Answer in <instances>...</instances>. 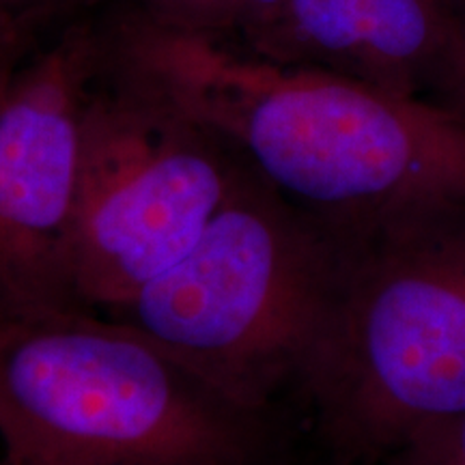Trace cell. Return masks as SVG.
<instances>
[{"instance_id":"6da1fadb","label":"cell","mask_w":465,"mask_h":465,"mask_svg":"<svg viewBox=\"0 0 465 465\" xmlns=\"http://www.w3.org/2000/svg\"><path fill=\"white\" fill-rule=\"evenodd\" d=\"M108 26L121 65L218 132L336 240L465 201V127L438 104L278 65L138 7Z\"/></svg>"},{"instance_id":"7a4b0ae2","label":"cell","mask_w":465,"mask_h":465,"mask_svg":"<svg viewBox=\"0 0 465 465\" xmlns=\"http://www.w3.org/2000/svg\"><path fill=\"white\" fill-rule=\"evenodd\" d=\"M300 414L240 403L136 328L0 306L5 465H274Z\"/></svg>"},{"instance_id":"3957f363","label":"cell","mask_w":465,"mask_h":465,"mask_svg":"<svg viewBox=\"0 0 465 465\" xmlns=\"http://www.w3.org/2000/svg\"><path fill=\"white\" fill-rule=\"evenodd\" d=\"M295 407L332 465H381L465 411V201L341 242Z\"/></svg>"},{"instance_id":"277c9868","label":"cell","mask_w":465,"mask_h":465,"mask_svg":"<svg viewBox=\"0 0 465 465\" xmlns=\"http://www.w3.org/2000/svg\"><path fill=\"white\" fill-rule=\"evenodd\" d=\"M339 265L341 242L246 162L194 246L108 317L240 403L300 414L295 391Z\"/></svg>"},{"instance_id":"5b68a950","label":"cell","mask_w":465,"mask_h":465,"mask_svg":"<svg viewBox=\"0 0 465 465\" xmlns=\"http://www.w3.org/2000/svg\"><path fill=\"white\" fill-rule=\"evenodd\" d=\"M246 160L153 84L108 63L86 104L72 226V282L108 315L203 235Z\"/></svg>"},{"instance_id":"8992f818","label":"cell","mask_w":465,"mask_h":465,"mask_svg":"<svg viewBox=\"0 0 465 465\" xmlns=\"http://www.w3.org/2000/svg\"><path fill=\"white\" fill-rule=\"evenodd\" d=\"M108 54V22L84 17L0 69V306L9 311L80 308L74 209L86 104Z\"/></svg>"},{"instance_id":"52a82bcc","label":"cell","mask_w":465,"mask_h":465,"mask_svg":"<svg viewBox=\"0 0 465 465\" xmlns=\"http://www.w3.org/2000/svg\"><path fill=\"white\" fill-rule=\"evenodd\" d=\"M457 11L459 0H284L232 45L429 100L449 61Z\"/></svg>"},{"instance_id":"ba28073f","label":"cell","mask_w":465,"mask_h":465,"mask_svg":"<svg viewBox=\"0 0 465 465\" xmlns=\"http://www.w3.org/2000/svg\"><path fill=\"white\" fill-rule=\"evenodd\" d=\"M284 0H141L149 20L174 31L235 44L281 7Z\"/></svg>"},{"instance_id":"9c48e42d","label":"cell","mask_w":465,"mask_h":465,"mask_svg":"<svg viewBox=\"0 0 465 465\" xmlns=\"http://www.w3.org/2000/svg\"><path fill=\"white\" fill-rule=\"evenodd\" d=\"M381 465H465V411L424 424Z\"/></svg>"},{"instance_id":"30bf717a","label":"cell","mask_w":465,"mask_h":465,"mask_svg":"<svg viewBox=\"0 0 465 465\" xmlns=\"http://www.w3.org/2000/svg\"><path fill=\"white\" fill-rule=\"evenodd\" d=\"M429 102L438 104L465 127V0H459L457 28L449 61L441 69V75Z\"/></svg>"},{"instance_id":"8fae6325","label":"cell","mask_w":465,"mask_h":465,"mask_svg":"<svg viewBox=\"0 0 465 465\" xmlns=\"http://www.w3.org/2000/svg\"><path fill=\"white\" fill-rule=\"evenodd\" d=\"M42 28L44 22L37 17L0 11V69L14 65L42 42Z\"/></svg>"},{"instance_id":"7c38bea8","label":"cell","mask_w":465,"mask_h":465,"mask_svg":"<svg viewBox=\"0 0 465 465\" xmlns=\"http://www.w3.org/2000/svg\"><path fill=\"white\" fill-rule=\"evenodd\" d=\"M84 3H89V0H0V11L17 15H35L48 22L50 17L83 7Z\"/></svg>"},{"instance_id":"4fadbf2b","label":"cell","mask_w":465,"mask_h":465,"mask_svg":"<svg viewBox=\"0 0 465 465\" xmlns=\"http://www.w3.org/2000/svg\"><path fill=\"white\" fill-rule=\"evenodd\" d=\"M274 465H332V463H328L325 459H322L319 455L308 459V457H302L298 450H293L291 455L282 457L281 461H276Z\"/></svg>"},{"instance_id":"5bb4252c","label":"cell","mask_w":465,"mask_h":465,"mask_svg":"<svg viewBox=\"0 0 465 465\" xmlns=\"http://www.w3.org/2000/svg\"><path fill=\"white\" fill-rule=\"evenodd\" d=\"M0 465H5V463H3V450H0Z\"/></svg>"}]
</instances>
